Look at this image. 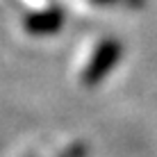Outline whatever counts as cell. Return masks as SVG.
<instances>
[{
    "label": "cell",
    "mask_w": 157,
    "mask_h": 157,
    "mask_svg": "<svg viewBox=\"0 0 157 157\" xmlns=\"http://www.w3.org/2000/svg\"><path fill=\"white\" fill-rule=\"evenodd\" d=\"M118 57H121V46H118L116 41H105V43H100V48L94 52L91 62L86 64V68H84V82H86V84L100 82V80L116 66Z\"/></svg>",
    "instance_id": "1"
},
{
    "label": "cell",
    "mask_w": 157,
    "mask_h": 157,
    "mask_svg": "<svg viewBox=\"0 0 157 157\" xmlns=\"http://www.w3.org/2000/svg\"><path fill=\"white\" fill-rule=\"evenodd\" d=\"M62 23H64V14L59 9H46L39 14H30L25 21V28L32 34H52L62 28Z\"/></svg>",
    "instance_id": "2"
}]
</instances>
